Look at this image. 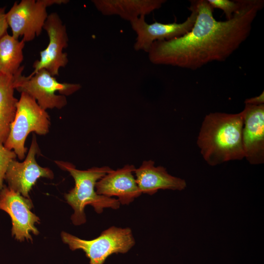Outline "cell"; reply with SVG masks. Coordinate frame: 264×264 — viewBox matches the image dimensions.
Instances as JSON below:
<instances>
[{
  "label": "cell",
  "mask_w": 264,
  "mask_h": 264,
  "mask_svg": "<svg viewBox=\"0 0 264 264\" xmlns=\"http://www.w3.org/2000/svg\"><path fill=\"white\" fill-rule=\"evenodd\" d=\"M197 16L191 30L169 40L154 42L148 52L157 65L196 70L213 62H223L246 40L263 0H240L238 10L228 20L218 21L207 0H195Z\"/></svg>",
  "instance_id": "obj_1"
},
{
  "label": "cell",
  "mask_w": 264,
  "mask_h": 264,
  "mask_svg": "<svg viewBox=\"0 0 264 264\" xmlns=\"http://www.w3.org/2000/svg\"><path fill=\"white\" fill-rule=\"evenodd\" d=\"M242 127V112L234 114L215 112L205 116L197 143L207 164L215 166L244 158Z\"/></svg>",
  "instance_id": "obj_2"
},
{
  "label": "cell",
  "mask_w": 264,
  "mask_h": 264,
  "mask_svg": "<svg viewBox=\"0 0 264 264\" xmlns=\"http://www.w3.org/2000/svg\"><path fill=\"white\" fill-rule=\"evenodd\" d=\"M55 162L61 169L68 172L75 181L74 187L65 195L67 203L74 211L71 218L74 224L78 225L86 222L84 209L87 205L93 207L98 213H102L104 208H119L120 203L117 199L98 195L95 189L97 181L112 170L110 168L95 167L80 170L69 162Z\"/></svg>",
  "instance_id": "obj_3"
},
{
  "label": "cell",
  "mask_w": 264,
  "mask_h": 264,
  "mask_svg": "<svg viewBox=\"0 0 264 264\" xmlns=\"http://www.w3.org/2000/svg\"><path fill=\"white\" fill-rule=\"evenodd\" d=\"M50 125L49 116L46 110L38 104L35 99L22 92L8 136L3 145L22 160L27 150L25 142L28 135L31 132L45 135L49 132Z\"/></svg>",
  "instance_id": "obj_4"
},
{
  "label": "cell",
  "mask_w": 264,
  "mask_h": 264,
  "mask_svg": "<svg viewBox=\"0 0 264 264\" xmlns=\"http://www.w3.org/2000/svg\"><path fill=\"white\" fill-rule=\"evenodd\" d=\"M23 68L22 66L14 75L15 89L28 94L45 110L63 108L67 104L66 96L71 95L81 88L79 84L59 82L45 69L25 76L22 75Z\"/></svg>",
  "instance_id": "obj_5"
},
{
  "label": "cell",
  "mask_w": 264,
  "mask_h": 264,
  "mask_svg": "<svg viewBox=\"0 0 264 264\" xmlns=\"http://www.w3.org/2000/svg\"><path fill=\"white\" fill-rule=\"evenodd\" d=\"M61 237L63 242L72 250H82L89 259V264H103L113 254L126 253L135 244L132 230L129 228L111 226L91 240L81 239L65 232Z\"/></svg>",
  "instance_id": "obj_6"
},
{
  "label": "cell",
  "mask_w": 264,
  "mask_h": 264,
  "mask_svg": "<svg viewBox=\"0 0 264 264\" xmlns=\"http://www.w3.org/2000/svg\"><path fill=\"white\" fill-rule=\"evenodd\" d=\"M68 2L67 0H22L15 2L6 13L12 36L17 39L22 37L25 43L32 41L41 34L43 29L48 16L47 7Z\"/></svg>",
  "instance_id": "obj_7"
},
{
  "label": "cell",
  "mask_w": 264,
  "mask_h": 264,
  "mask_svg": "<svg viewBox=\"0 0 264 264\" xmlns=\"http://www.w3.org/2000/svg\"><path fill=\"white\" fill-rule=\"evenodd\" d=\"M189 9L191 11L190 15L181 23H163L155 22L148 23L145 16H141L131 22L132 28L136 35L134 49L136 51H144L148 53L155 41L178 38L189 32L197 16L195 0L191 1Z\"/></svg>",
  "instance_id": "obj_8"
},
{
  "label": "cell",
  "mask_w": 264,
  "mask_h": 264,
  "mask_svg": "<svg viewBox=\"0 0 264 264\" xmlns=\"http://www.w3.org/2000/svg\"><path fill=\"white\" fill-rule=\"evenodd\" d=\"M43 29L47 32L49 43L40 52V59L33 63L34 70L29 75L45 69L52 76H58L60 68L65 67L68 62L67 54L63 51L68 46L66 26L57 13H52L48 15Z\"/></svg>",
  "instance_id": "obj_9"
},
{
  "label": "cell",
  "mask_w": 264,
  "mask_h": 264,
  "mask_svg": "<svg viewBox=\"0 0 264 264\" xmlns=\"http://www.w3.org/2000/svg\"><path fill=\"white\" fill-rule=\"evenodd\" d=\"M32 207L30 198H25L3 185L0 192V209L10 216L12 223V235L17 240L32 242L30 233L36 235L39 234L35 224L39 223L40 219L31 211Z\"/></svg>",
  "instance_id": "obj_10"
},
{
  "label": "cell",
  "mask_w": 264,
  "mask_h": 264,
  "mask_svg": "<svg viewBox=\"0 0 264 264\" xmlns=\"http://www.w3.org/2000/svg\"><path fill=\"white\" fill-rule=\"evenodd\" d=\"M39 152L36 138L34 135L25 160L22 162L16 159L12 160L5 175L4 179L8 187L26 198H29V192L39 178L52 179L54 177L50 169L37 163L35 156Z\"/></svg>",
  "instance_id": "obj_11"
},
{
  "label": "cell",
  "mask_w": 264,
  "mask_h": 264,
  "mask_svg": "<svg viewBox=\"0 0 264 264\" xmlns=\"http://www.w3.org/2000/svg\"><path fill=\"white\" fill-rule=\"evenodd\" d=\"M242 140L244 158L251 164L264 162V105L245 104Z\"/></svg>",
  "instance_id": "obj_12"
},
{
  "label": "cell",
  "mask_w": 264,
  "mask_h": 264,
  "mask_svg": "<svg viewBox=\"0 0 264 264\" xmlns=\"http://www.w3.org/2000/svg\"><path fill=\"white\" fill-rule=\"evenodd\" d=\"M135 168L127 164L116 170H111L96 183L98 195L116 196L120 204H129L142 194L133 175Z\"/></svg>",
  "instance_id": "obj_13"
},
{
  "label": "cell",
  "mask_w": 264,
  "mask_h": 264,
  "mask_svg": "<svg viewBox=\"0 0 264 264\" xmlns=\"http://www.w3.org/2000/svg\"><path fill=\"white\" fill-rule=\"evenodd\" d=\"M134 173L141 193L153 195L160 189L181 191L187 186L184 179L171 175L163 166H155L152 160L144 161Z\"/></svg>",
  "instance_id": "obj_14"
},
{
  "label": "cell",
  "mask_w": 264,
  "mask_h": 264,
  "mask_svg": "<svg viewBox=\"0 0 264 264\" xmlns=\"http://www.w3.org/2000/svg\"><path fill=\"white\" fill-rule=\"evenodd\" d=\"M96 9L105 16H118L130 22L159 9L165 0H93Z\"/></svg>",
  "instance_id": "obj_15"
},
{
  "label": "cell",
  "mask_w": 264,
  "mask_h": 264,
  "mask_svg": "<svg viewBox=\"0 0 264 264\" xmlns=\"http://www.w3.org/2000/svg\"><path fill=\"white\" fill-rule=\"evenodd\" d=\"M14 76L0 73V143L4 144L14 119L18 100L14 96Z\"/></svg>",
  "instance_id": "obj_16"
},
{
  "label": "cell",
  "mask_w": 264,
  "mask_h": 264,
  "mask_svg": "<svg viewBox=\"0 0 264 264\" xmlns=\"http://www.w3.org/2000/svg\"><path fill=\"white\" fill-rule=\"evenodd\" d=\"M25 42L6 32L0 39V73L14 76L19 71L23 60Z\"/></svg>",
  "instance_id": "obj_17"
},
{
  "label": "cell",
  "mask_w": 264,
  "mask_h": 264,
  "mask_svg": "<svg viewBox=\"0 0 264 264\" xmlns=\"http://www.w3.org/2000/svg\"><path fill=\"white\" fill-rule=\"evenodd\" d=\"M207 2L214 9L218 8L221 10L227 20L231 19L235 13L239 9L240 6V0L232 1L229 0H207Z\"/></svg>",
  "instance_id": "obj_18"
},
{
  "label": "cell",
  "mask_w": 264,
  "mask_h": 264,
  "mask_svg": "<svg viewBox=\"0 0 264 264\" xmlns=\"http://www.w3.org/2000/svg\"><path fill=\"white\" fill-rule=\"evenodd\" d=\"M17 157L15 153L0 143V192L3 187L5 175L10 162Z\"/></svg>",
  "instance_id": "obj_19"
},
{
  "label": "cell",
  "mask_w": 264,
  "mask_h": 264,
  "mask_svg": "<svg viewBox=\"0 0 264 264\" xmlns=\"http://www.w3.org/2000/svg\"><path fill=\"white\" fill-rule=\"evenodd\" d=\"M8 27L6 19L5 7L0 8V39L7 32Z\"/></svg>",
  "instance_id": "obj_20"
},
{
  "label": "cell",
  "mask_w": 264,
  "mask_h": 264,
  "mask_svg": "<svg viewBox=\"0 0 264 264\" xmlns=\"http://www.w3.org/2000/svg\"><path fill=\"white\" fill-rule=\"evenodd\" d=\"M244 104L253 105H264V91H263V92L258 96L245 99L244 101Z\"/></svg>",
  "instance_id": "obj_21"
}]
</instances>
